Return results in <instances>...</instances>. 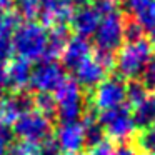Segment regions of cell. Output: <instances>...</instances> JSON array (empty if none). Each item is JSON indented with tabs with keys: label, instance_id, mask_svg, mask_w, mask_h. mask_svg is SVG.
<instances>
[{
	"label": "cell",
	"instance_id": "obj_15",
	"mask_svg": "<svg viewBox=\"0 0 155 155\" xmlns=\"http://www.w3.org/2000/svg\"><path fill=\"white\" fill-rule=\"evenodd\" d=\"M20 25V17L14 12H7V14H0V60L7 62L14 55V45H12V38Z\"/></svg>",
	"mask_w": 155,
	"mask_h": 155
},
{
	"label": "cell",
	"instance_id": "obj_30",
	"mask_svg": "<svg viewBox=\"0 0 155 155\" xmlns=\"http://www.w3.org/2000/svg\"><path fill=\"white\" fill-rule=\"evenodd\" d=\"M115 148L114 145H112L110 140H107V138H104V140H100L98 143L92 145L90 148H88L87 155H114Z\"/></svg>",
	"mask_w": 155,
	"mask_h": 155
},
{
	"label": "cell",
	"instance_id": "obj_2",
	"mask_svg": "<svg viewBox=\"0 0 155 155\" xmlns=\"http://www.w3.org/2000/svg\"><path fill=\"white\" fill-rule=\"evenodd\" d=\"M153 58V45L150 40L142 38L137 42H127L118 48L114 58V67L117 68L120 78L135 80L143 74L148 62Z\"/></svg>",
	"mask_w": 155,
	"mask_h": 155
},
{
	"label": "cell",
	"instance_id": "obj_33",
	"mask_svg": "<svg viewBox=\"0 0 155 155\" xmlns=\"http://www.w3.org/2000/svg\"><path fill=\"white\" fill-rule=\"evenodd\" d=\"M7 87V77H5V62L0 60V88Z\"/></svg>",
	"mask_w": 155,
	"mask_h": 155
},
{
	"label": "cell",
	"instance_id": "obj_5",
	"mask_svg": "<svg viewBox=\"0 0 155 155\" xmlns=\"http://www.w3.org/2000/svg\"><path fill=\"white\" fill-rule=\"evenodd\" d=\"M67 80V72L58 62L55 60H42L32 68L28 87L37 95L40 94H55L60 85Z\"/></svg>",
	"mask_w": 155,
	"mask_h": 155
},
{
	"label": "cell",
	"instance_id": "obj_6",
	"mask_svg": "<svg viewBox=\"0 0 155 155\" xmlns=\"http://www.w3.org/2000/svg\"><path fill=\"white\" fill-rule=\"evenodd\" d=\"M97 120L104 130V135L107 134L112 140L117 142L128 140L135 134V128H137L130 108L125 107V105L108 112H102L100 117H97Z\"/></svg>",
	"mask_w": 155,
	"mask_h": 155
},
{
	"label": "cell",
	"instance_id": "obj_19",
	"mask_svg": "<svg viewBox=\"0 0 155 155\" xmlns=\"http://www.w3.org/2000/svg\"><path fill=\"white\" fill-rule=\"evenodd\" d=\"M82 125H84L85 143H88L92 147V145L98 143L100 140H104V130H102L97 117H94V115H87L85 120L82 122Z\"/></svg>",
	"mask_w": 155,
	"mask_h": 155
},
{
	"label": "cell",
	"instance_id": "obj_32",
	"mask_svg": "<svg viewBox=\"0 0 155 155\" xmlns=\"http://www.w3.org/2000/svg\"><path fill=\"white\" fill-rule=\"evenodd\" d=\"M15 8V0H0V14L14 12Z\"/></svg>",
	"mask_w": 155,
	"mask_h": 155
},
{
	"label": "cell",
	"instance_id": "obj_34",
	"mask_svg": "<svg viewBox=\"0 0 155 155\" xmlns=\"http://www.w3.org/2000/svg\"><path fill=\"white\" fill-rule=\"evenodd\" d=\"M67 4H70V5H85V4H88V0H65Z\"/></svg>",
	"mask_w": 155,
	"mask_h": 155
},
{
	"label": "cell",
	"instance_id": "obj_31",
	"mask_svg": "<svg viewBox=\"0 0 155 155\" xmlns=\"http://www.w3.org/2000/svg\"><path fill=\"white\" fill-rule=\"evenodd\" d=\"M114 155H137V152H135L134 147H130V145L124 143V145H120L118 148H115Z\"/></svg>",
	"mask_w": 155,
	"mask_h": 155
},
{
	"label": "cell",
	"instance_id": "obj_20",
	"mask_svg": "<svg viewBox=\"0 0 155 155\" xmlns=\"http://www.w3.org/2000/svg\"><path fill=\"white\" fill-rule=\"evenodd\" d=\"M135 22L142 27L143 34L147 32V34L150 35L152 42H153V45H155V2L150 4L147 8H143L142 12H138V14L135 15Z\"/></svg>",
	"mask_w": 155,
	"mask_h": 155
},
{
	"label": "cell",
	"instance_id": "obj_3",
	"mask_svg": "<svg viewBox=\"0 0 155 155\" xmlns=\"http://www.w3.org/2000/svg\"><path fill=\"white\" fill-rule=\"evenodd\" d=\"M55 115L60 118V124L78 122L85 110L84 90L74 80H65L54 95Z\"/></svg>",
	"mask_w": 155,
	"mask_h": 155
},
{
	"label": "cell",
	"instance_id": "obj_14",
	"mask_svg": "<svg viewBox=\"0 0 155 155\" xmlns=\"http://www.w3.org/2000/svg\"><path fill=\"white\" fill-rule=\"evenodd\" d=\"M104 78H107V68L94 55L74 70V82L80 88H95Z\"/></svg>",
	"mask_w": 155,
	"mask_h": 155
},
{
	"label": "cell",
	"instance_id": "obj_24",
	"mask_svg": "<svg viewBox=\"0 0 155 155\" xmlns=\"http://www.w3.org/2000/svg\"><path fill=\"white\" fill-rule=\"evenodd\" d=\"M34 108L38 110L40 114H44L45 117L52 118L55 115V100L52 95L47 94H40L34 98Z\"/></svg>",
	"mask_w": 155,
	"mask_h": 155
},
{
	"label": "cell",
	"instance_id": "obj_21",
	"mask_svg": "<svg viewBox=\"0 0 155 155\" xmlns=\"http://www.w3.org/2000/svg\"><path fill=\"white\" fill-rule=\"evenodd\" d=\"M135 142H137V147L145 155H155V122L148 127L142 128Z\"/></svg>",
	"mask_w": 155,
	"mask_h": 155
},
{
	"label": "cell",
	"instance_id": "obj_35",
	"mask_svg": "<svg viewBox=\"0 0 155 155\" xmlns=\"http://www.w3.org/2000/svg\"><path fill=\"white\" fill-rule=\"evenodd\" d=\"M64 155H82V153H64Z\"/></svg>",
	"mask_w": 155,
	"mask_h": 155
},
{
	"label": "cell",
	"instance_id": "obj_26",
	"mask_svg": "<svg viewBox=\"0 0 155 155\" xmlns=\"http://www.w3.org/2000/svg\"><path fill=\"white\" fill-rule=\"evenodd\" d=\"M153 2L155 0H122L120 5L127 14H130V15L135 17L138 12H142L143 8H147L148 5L153 4Z\"/></svg>",
	"mask_w": 155,
	"mask_h": 155
},
{
	"label": "cell",
	"instance_id": "obj_22",
	"mask_svg": "<svg viewBox=\"0 0 155 155\" xmlns=\"http://www.w3.org/2000/svg\"><path fill=\"white\" fill-rule=\"evenodd\" d=\"M5 155H40V143L18 140L8 147Z\"/></svg>",
	"mask_w": 155,
	"mask_h": 155
},
{
	"label": "cell",
	"instance_id": "obj_16",
	"mask_svg": "<svg viewBox=\"0 0 155 155\" xmlns=\"http://www.w3.org/2000/svg\"><path fill=\"white\" fill-rule=\"evenodd\" d=\"M30 72L32 67L27 60L22 58H12L7 65H5V77H7V87H10L12 90L24 92L28 87L30 82Z\"/></svg>",
	"mask_w": 155,
	"mask_h": 155
},
{
	"label": "cell",
	"instance_id": "obj_7",
	"mask_svg": "<svg viewBox=\"0 0 155 155\" xmlns=\"http://www.w3.org/2000/svg\"><path fill=\"white\" fill-rule=\"evenodd\" d=\"M124 25L125 20L122 18L120 12L102 17L100 24L94 34L97 50L114 55V52H117L124 45Z\"/></svg>",
	"mask_w": 155,
	"mask_h": 155
},
{
	"label": "cell",
	"instance_id": "obj_28",
	"mask_svg": "<svg viewBox=\"0 0 155 155\" xmlns=\"http://www.w3.org/2000/svg\"><path fill=\"white\" fill-rule=\"evenodd\" d=\"M94 7L97 8V12L102 17H105V15L117 14L118 8H120V2L118 0H95Z\"/></svg>",
	"mask_w": 155,
	"mask_h": 155
},
{
	"label": "cell",
	"instance_id": "obj_9",
	"mask_svg": "<svg viewBox=\"0 0 155 155\" xmlns=\"http://www.w3.org/2000/svg\"><path fill=\"white\" fill-rule=\"evenodd\" d=\"M52 138H54L58 152H64V153H80V150L85 145L84 125H82V122L60 124Z\"/></svg>",
	"mask_w": 155,
	"mask_h": 155
},
{
	"label": "cell",
	"instance_id": "obj_29",
	"mask_svg": "<svg viewBox=\"0 0 155 155\" xmlns=\"http://www.w3.org/2000/svg\"><path fill=\"white\" fill-rule=\"evenodd\" d=\"M12 143H14V132L8 125L0 122V155H5Z\"/></svg>",
	"mask_w": 155,
	"mask_h": 155
},
{
	"label": "cell",
	"instance_id": "obj_4",
	"mask_svg": "<svg viewBox=\"0 0 155 155\" xmlns=\"http://www.w3.org/2000/svg\"><path fill=\"white\" fill-rule=\"evenodd\" d=\"M12 132L18 137V140L42 143L52 137V118L45 117L35 108H30L17 118Z\"/></svg>",
	"mask_w": 155,
	"mask_h": 155
},
{
	"label": "cell",
	"instance_id": "obj_23",
	"mask_svg": "<svg viewBox=\"0 0 155 155\" xmlns=\"http://www.w3.org/2000/svg\"><path fill=\"white\" fill-rule=\"evenodd\" d=\"M147 94H148V92H147V88L142 85V82L132 80L130 84L127 85V92H125V102H128L132 107H135L138 102L143 100Z\"/></svg>",
	"mask_w": 155,
	"mask_h": 155
},
{
	"label": "cell",
	"instance_id": "obj_25",
	"mask_svg": "<svg viewBox=\"0 0 155 155\" xmlns=\"http://www.w3.org/2000/svg\"><path fill=\"white\" fill-rule=\"evenodd\" d=\"M140 77H142V85L147 88V92L155 94V58H152L148 62V65L145 67L143 74Z\"/></svg>",
	"mask_w": 155,
	"mask_h": 155
},
{
	"label": "cell",
	"instance_id": "obj_18",
	"mask_svg": "<svg viewBox=\"0 0 155 155\" xmlns=\"http://www.w3.org/2000/svg\"><path fill=\"white\" fill-rule=\"evenodd\" d=\"M132 117L137 127H148L155 122V94L148 92L142 102H138L135 107H132Z\"/></svg>",
	"mask_w": 155,
	"mask_h": 155
},
{
	"label": "cell",
	"instance_id": "obj_8",
	"mask_svg": "<svg viewBox=\"0 0 155 155\" xmlns=\"http://www.w3.org/2000/svg\"><path fill=\"white\" fill-rule=\"evenodd\" d=\"M127 84L120 77H107L94 88L92 104L98 112H108L125 104Z\"/></svg>",
	"mask_w": 155,
	"mask_h": 155
},
{
	"label": "cell",
	"instance_id": "obj_10",
	"mask_svg": "<svg viewBox=\"0 0 155 155\" xmlns=\"http://www.w3.org/2000/svg\"><path fill=\"white\" fill-rule=\"evenodd\" d=\"M34 108V98L28 94L17 92L0 98V122L5 125H14L20 115Z\"/></svg>",
	"mask_w": 155,
	"mask_h": 155
},
{
	"label": "cell",
	"instance_id": "obj_27",
	"mask_svg": "<svg viewBox=\"0 0 155 155\" xmlns=\"http://www.w3.org/2000/svg\"><path fill=\"white\" fill-rule=\"evenodd\" d=\"M124 38H127L128 42L142 40V38H145L143 30H142V27L135 20H128V22H125V25H124Z\"/></svg>",
	"mask_w": 155,
	"mask_h": 155
},
{
	"label": "cell",
	"instance_id": "obj_11",
	"mask_svg": "<svg viewBox=\"0 0 155 155\" xmlns=\"http://www.w3.org/2000/svg\"><path fill=\"white\" fill-rule=\"evenodd\" d=\"M92 55H94V50H92V44L88 42V38L75 35V37L68 38L64 52L60 54V60H62L60 65L65 70L74 72L84 62H87Z\"/></svg>",
	"mask_w": 155,
	"mask_h": 155
},
{
	"label": "cell",
	"instance_id": "obj_13",
	"mask_svg": "<svg viewBox=\"0 0 155 155\" xmlns=\"http://www.w3.org/2000/svg\"><path fill=\"white\" fill-rule=\"evenodd\" d=\"M72 14L74 7L65 0H50L42 7L38 17L42 18L40 24L44 27H67V24H70Z\"/></svg>",
	"mask_w": 155,
	"mask_h": 155
},
{
	"label": "cell",
	"instance_id": "obj_1",
	"mask_svg": "<svg viewBox=\"0 0 155 155\" xmlns=\"http://www.w3.org/2000/svg\"><path fill=\"white\" fill-rule=\"evenodd\" d=\"M47 34L48 28L37 20L20 22L12 38L14 54H17L22 60H27L28 64L44 60L45 47H47Z\"/></svg>",
	"mask_w": 155,
	"mask_h": 155
},
{
	"label": "cell",
	"instance_id": "obj_17",
	"mask_svg": "<svg viewBox=\"0 0 155 155\" xmlns=\"http://www.w3.org/2000/svg\"><path fill=\"white\" fill-rule=\"evenodd\" d=\"M68 38L70 37H68L67 27H50L47 34V47H45L44 60H55L57 57H60Z\"/></svg>",
	"mask_w": 155,
	"mask_h": 155
},
{
	"label": "cell",
	"instance_id": "obj_12",
	"mask_svg": "<svg viewBox=\"0 0 155 155\" xmlns=\"http://www.w3.org/2000/svg\"><path fill=\"white\" fill-rule=\"evenodd\" d=\"M100 20H102V15L97 12L94 4H85V5L74 8L70 25L78 37L88 38V37H94Z\"/></svg>",
	"mask_w": 155,
	"mask_h": 155
}]
</instances>
